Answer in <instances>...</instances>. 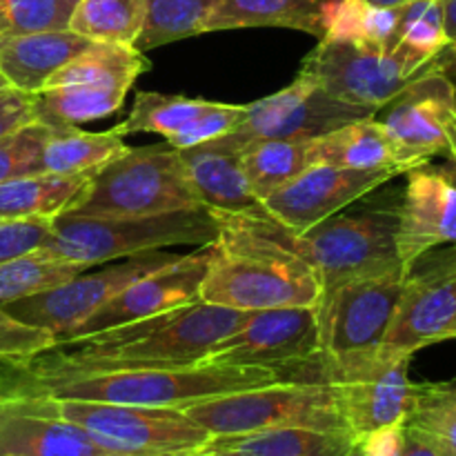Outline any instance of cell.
<instances>
[{
	"label": "cell",
	"instance_id": "obj_1",
	"mask_svg": "<svg viewBox=\"0 0 456 456\" xmlns=\"http://www.w3.org/2000/svg\"><path fill=\"white\" fill-rule=\"evenodd\" d=\"M227 216L310 265L321 283V301L347 281L403 272L396 252L399 205L338 212L303 234L285 230L265 209Z\"/></svg>",
	"mask_w": 456,
	"mask_h": 456
},
{
	"label": "cell",
	"instance_id": "obj_2",
	"mask_svg": "<svg viewBox=\"0 0 456 456\" xmlns=\"http://www.w3.org/2000/svg\"><path fill=\"white\" fill-rule=\"evenodd\" d=\"M209 214L218 239L200 283V301L239 312L319 305L321 283L310 265L227 214Z\"/></svg>",
	"mask_w": 456,
	"mask_h": 456
},
{
	"label": "cell",
	"instance_id": "obj_3",
	"mask_svg": "<svg viewBox=\"0 0 456 456\" xmlns=\"http://www.w3.org/2000/svg\"><path fill=\"white\" fill-rule=\"evenodd\" d=\"M279 381H288V379L267 368L199 363L187 365V368L118 370V372L45 379V381L27 383L18 395L183 410L187 405L200 403V401L272 386Z\"/></svg>",
	"mask_w": 456,
	"mask_h": 456
},
{
	"label": "cell",
	"instance_id": "obj_4",
	"mask_svg": "<svg viewBox=\"0 0 456 456\" xmlns=\"http://www.w3.org/2000/svg\"><path fill=\"white\" fill-rule=\"evenodd\" d=\"M218 239L209 209L156 214V216H80L53 218L52 234L36 254L69 265L96 267L172 245L205 248Z\"/></svg>",
	"mask_w": 456,
	"mask_h": 456
},
{
	"label": "cell",
	"instance_id": "obj_5",
	"mask_svg": "<svg viewBox=\"0 0 456 456\" xmlns=\"http://www.w3.org/2000/svg\"><path fill=\"white\" fill-rule=\"evenodd\" d=\"M183 169L181 154L167 141L129 147L120 159L92 174L83 194L65 214L80 216H156L200 209Z\"/></svg>",
	"mask_w": 456,
	"mask_h": 456
},
{
	"label": "cell",
	"instance_id": "obj_6",
	"mask_svg": "<svg viewBox=\"0 0 456 456\" xmlns=\"http://www.w3.org/2000/svg\"><path fill=\"white\" fill-rule=\"evenodd\" d=\"M183 412L212 436L249 435L276 428L346 430L330 383L279 381L187 405Z\"/></svg>",
	"mask_w": 456,
	"mask_h": 456
},
{
	"label": "cell",
	"instance_id": "obj_7",
	"mask_svg": "<svg viewBox=\"0 0 456 456\" xmlns=\"http://www.w3.org/2000/svg\"><path fill=\"white\" fill-rule=\"evenodd\" d=\"M203 363L267 368L288 381L328 383L319 310L274 307L252 312L236 332L212 347Z\"/></svg>",
	"mask_w": 456,
	"mask_h": 456
},
{
	"label": "cell",
	"instance_id": "obj_8",
	"mask_svg": "<svg viewBox=\"0 0 456 456\" xmlns=\"http://www.w3.org/2000/svg\"><path fill=\"white\" fill-rule=\"evenodd\" d=\"M53 405L114 456H194L212 441L183 410L74 399H53Z\"/></svg>",
	"mask_w": 456,
	"mask_h": 456
},
{
	"label": "cell",
	"instance_id": "obj_9",
	"mask_svg": "<svg viewBox=\"0 0 456 456\" xmlns=\"http://www.w3.org/2000/svg\"><path fill=\"white\" fill-rule=\"evenodd\" d=\"M428 65L430 62L399 45L395 49H381L321 38L303 61L301 74L310 76L337 101L377 114Z\"/></svg>",
	"mask_w": 456,
	"mask_h": 456
},
{
	"label": "cell",
	"instance_id": "obj_10",
	"mask_svg": "<svg viewBox=\"0 0 456 456\" xmlns=\"http://www.w3.org/2000/svg\"><path fill=\"white\" fill-rule=\"evenodd\" d=\"M374 118L387 132L405 172L456 154V85L436 67L419 71Z\"/></svg>",
	"mask_w": 456,
	"mask_h": 456
},
{
	"label": "cell",
	"instance_id": "obj_11",
	"mask_svg": "<svg viewBox=\"0 0 456 456\" xmlns=\"http://www.w3.org/2000/svg\"><path fill=\"white\" fill-rule=\"evenodd\" d=\"M403 279V272H396L347 281L316 305L328 368L381 350L399 307Z\"/></svg>",
	"mask_w": 456,
	"mask_h": 456
},
{
	"label": "cell",
	"instance_id": "obj_12",
	"mask_svg": "<svg viewBox=\"0 0 456 456\" xmlns=\"http://www.w3.org/2000/svg\"><path fill=\"white\" fill-rule=\"evenodd\" d=\"M456 245L423 254L403 279L399 307L383 341V352L412 356L421 347L454 338Z\"/></svg>",
	"mask_w": 456,
	"mask_h": 456
},
{
	"label": "cell",
	"instance_id": "obj_13",
	"mask_svg": "<svg viewBox=\"0 0 456 456\" xmlns=\"http://www.w3.org/2000/svg\"><path fill=\"white\" fill-rule=\"evenodd\" d=\"M176 258L178 254H167L160 249L120 258V263L111 261V265H105L94 274L83 272L76 279L56 285V288L7 303L3 305V310L22 323L53 332L56 343L65 341L80 323H85L94 312L101 310L120 289Z\"/></svg>",
	"mask_w": 456,
	"mask_h": 456
},
{
	"label": "cell",
	"instance_id": "obj_14",
	"mask_svg": "<svg viewBox=\"0 0 456 456\" xmlns=\"http://www.w3.org/2000/svg\"><path fill=\"white\" fill-rule=\"evenodd\" d=\"M410 359L379 350L365 359L328 368V383L334 387L352 439L405 421L414 390L408 374Z\"/></svg>",
	"mask_w": 456,
	"mask_h": 456
},
{
	"label": "cell",
	"instance_id": "obj_15",
	"mask_svg": "<svg viewBox=\"0 0 456 456\" xmlns=\"http://www.w3.org/2000/svg\"><path fill=\"white\" fill-rule=\"evenodd\" d=\"M372 116L377 114L332 98L310 76L298 71L285 89L245 105L234 134L245 145L263 138H319L341 125Z\"/></svg>",
	"mask_w": 456,
	"mask_h": 456
},
{
	"label": "cell",
	"instance_id": "obj_16",
	"mask_svg": "<svg viewBox=\"0 0 456 456\" xmlns=\"http://www.w3.org/2000/svg\"><path fill=\"white\" fill-rule=\"evenodd\" d=\"M396 176H401L396 169H343L316 163L267 196L263 208L285 230L303 234Z\"/></svg>",
	"mask_w": 456,
	"mask_h": 456
},
{
	"label": "cell",
	"instance_id": "obj_17",
	"mask_svg": "<svg viewBox=\"0 0 456 456\" xmlns=\"http://www.w3.org/2000/svg\"><path fill=\"white\" fill-rule=\"evenodd\" d=\"M209 256H212V245H205L196 252L178 256L176 261L165 263L159 270L141 276L127 288L120 289L114 298H110L101 310L94 312L67 338L105 332V330L136 323V321L150 319V316L163 314L174 307L199 301L200 283H203L205 272H208Z\"/></svg>",
	"mask_w": 456,
	"mask_h": 456
},
{
	"label": "cell",
	"instance_id": "obj_18",
	"mask_svg": "<svg viewBox=\"0 0 456 456\" xmlns=\"http://www.w3.org/2000/svg\"><path fill=\"white\" fill-rule=\"evenodd\" d=\"M408 174L399 203L396 252L403 274L423 256L444 245H456V178L450 167L419 165Z\"/></svg>",
	"mask_w": 456,
	"mask_h": 456
},
{
	"label": "cell",
	"instance_id": "obj_19",
	"mask_svg": "<svg viewBox=\"0 0 456 456\" xmlns=\"http://www.w3.org/2000/svg\"><path fill=\"white\" fill-rule=\"evenodd\" d=\"M0 456H114L67 421L53 399L0 396Z\"/></svg>",
	"mask_w": 456,
	"mask_h": 456
},
{
	"label": "cell",
	"instance_id": "obj_20",
	"mask_svg": "<svg viewBox=\"0 0 456 456\" xmlns=\"http://www.w3.org/2000/svg\"><path fill=\"white\" fill-rule=\"evenodd\" d=\"M243 151L245 142L234 132L178 150L187 181L205 209L227 214L265 209L245 176Z\"/></svg>",
	"mask_w": 456,
	"mask_h": 456
},
{
	"label": "cell",
	"instance_id": "obj_21",
	"mask_svg": "<svg viewBox=\"0 0 456 456\" xmlns=\"http://www.w3.org/2000/svg\"><path fill=\"white\" fill-rule=\"evenodd\" d=\"M89 45L92 40L69 29L0 36V74L9 87L38 94L61 67Z\"/></svg>",
	"mask_w": 456,
	"mask_h": 456
},
{
	"label": "cell",
	"instance_id": "obj_22",
	"mask_svg": "<svg viewBox=\"0 0 456 456\" xmlns=\"http://www.w3.org/2000/svg\"><path fill=\"white\" fill-rule=\"evenodd\" d=\"M352 441L346 430L276 428L249 435L212 436L203 452L212 456H346Z\"/></svg>",
	"mask_w": 456,
	"mask_h": 456
},
{
	"label": "cell",
	"instance_id": "obj_23",
	"mask_svg": "<svg viewBox=\"0 0 456 456\" xmlns=\"http://www.w3.org/2000/svg\"><path fill=\"white\" fill-rule=\"evenodd\" d=\"M325 3L328 0H216L203 34L243 27H285L323 38Z\"/></svg>",
	"mask_w": 456,
	"mask_h": 456
},
{
	"label": "cell",
	"instance_id": "obj_24",
	"mask_svg": "<svg viewBox=\"0 0 456 456\" xmlns=\"http://www.w3.org/2000/svg\"><path fill=\"white\" fill-rule=\"evenodd\" d=\"M314 147L316 163L343 169H396L405 174L387 132L374 116L352 120L314 138Z\"/></svg>",
	"mask_w": 456,
	"mask_h": 456
},
{
	"label": "cell",
	"instance_id": "obj_25",
	"mask_svg": "<svg viewBox=\"0 0 456 456\" xmlns=\"http://www.w3.org/2000/svg\"><path fill=\"white\" fill-rule=\"evenodd\" d=\"M85 174H29L0 183V218H56L83 194Z\"/></svg>",
	"mask_w": 456,
	"mask_h": 456
},
{
	"label": "cell",
	"instance_id": "obj_26",
	"mask_svg": "<svg viewBox=\"0 0 456 456\" xmlns=\"http://www.w3.org/2000/svg\"><path fill=\"white\" fill-rule=\"evenodd\" d=\"M316 165L314 138H263L245 145L243 169L258 200L279 191Z\"/></svg>",
	"mask_w": 456,
	"mask_h": 456
},
{
	"label": "cell",
	"instance_id": "obj_27",
	"mask_svg": "<svg viewBox=\"0 0 456 456\" xmlns=\"http://www.w3.org/2000/svg\"><path fill=\"white\" fill-rule=\"evenodd\" d=\"M127 87L102 83H71L34 94L36 120L47 127L92 123L107 118L123 107Z\"/></svg>",
	"mask_w": 456,
	"mask_h": 456
},
{
	"label": "cell",
	"instance_id": "obj_28",
	"mask_svg": "<svg viewBox=\"0 0 456 456\" xmlns=\"http://www.w3.org/2000/svg\"><path fill=\"white\" fill-rule=\"evenodd\" d=\"M127 150V142L114 129L83 132L78 125L49 127L43 150V172L92 176L111 160L120 159Z\"/></svg>",
	"mask_w": 456,
	"mask_h": 456
},
{
	"label": "cell",
	"instance_id": "obj_29",
	"mask_svg": "<svg viewBox=\"0 0 456 456\" xmlns=\"http://www.w3.org/2000/svg\"><path fill=\"white\" fill-rule=\"evenodd\" d=\"M401 7H374L363 0H328L323 38L395 49Z\"/></svg>",
	"mask_w": 456,
	"mask_h": 456
},
{
	"label": "cell",
	"instance_id": "obj_30",
	"mask_svg": "<svg viewBox=\"0 0 456 456\" xmlns=\"http://www.w3.org/2000/svg\"><path fill=\"white\" fill-rule=\"evenodd\" d=\"M147 18V0H76L67 29L92 43L136 45Z\"/></svg>",
	"mask_w": 456,
	"mask_h": 456
},
{
	"label": "cell",
	"instance_id": "obj_31",
	"mask_svg": "<svg viewBox=\"0 0 456 456\" xmlns=\"http://www.w3.org/2000/svg\"><path fill=\"white\" fill-rule=\"evenodd\" d=\"M209 105H212V101L181 96V94L138 92L127 118L120 120L111 129L123 138L129 136V134L150 132L169 141L183 127H187L191 120L199 118Z\"/></svg>",
	"mask_w": 456,
	"mask_h": 456
},
{
	"label": "cell",
	"instance_id": "obj_32",
	"mask_svg": "<svg viewBox=\"0 0 456 456\" xmlns=\"http://www.w3.org/2000/svg\"><path fill=\"white\" fill-rule=\"evenodd\" d=\"M403 423L430 441L439 456H456V383H414Z\"/></svg>",
	"mask_w": 456,
	"mask_h": 456
},
{
	"label": "cell",
	"instance_id": "obj_33",
	"mask_svg": "<svg viewBox=\"0 0 456 456\" xmlns=\"http://www.w3.org/2000/svg\"><path fill=\"white\" fill-rule=\"evenodd\" d=\"M214 3L216 0H147L145 27L134 47L147 52L203 34Z\"/></svg>",
	"mask_w": 456,
	"mask_h": 456
},
{
	"label": "cell",
	"instance_id": "obj_34",
	"mask_svg": "<svg viewBox=\"0 0 456 456\" xmlns=\"http://www.w3.org/2000/svg\"><path fill=\"white\" fill-rule=\"evenodd\" d=\"M396 45L421 61L432 62L450 45L444 25L441 0H412L401 7Z\"/></svg>",
	"mask_w": 456,
	"mask_h": 456
},
{
	"label": "cell",
	"instance_id": "obj_35",
	"mask_svg": "<svg viewBox=\"0 0 456 456\" xmlns=\"http://www.w3.org/2000/svg\"><path fill=\"white\" fill-rule=\"evenodd\" d=\"M76 0H0V36L67 29Z\"/></svg>",
	"mask_w": 456,
	"mask_h": 456
},
{
	"label": "cell",
	"instance_id": "obj_36",
	"mask_svg": "<svg viewBox=\"0 0 456 456\" xmlns=\"http://www.w3.org/2000/svg\"><path fill=\"white\" fill-rule=\"evenodd\" d=\"M47 136V125L34 120L0 138V183L43 172V150Z\"/></svg>",
	"mask_w": 456,
	"mask_h": 456
},
{
	"label": "cell",
	"instance_id": "obj_37",
	"mask_svg": "<svg viewBox=\"0 0 456 456\" xmlns=\"http://www.w3.org/2000/svg\"><path fill=\"white\" fill-rule=\"evenodd\" d=\"M245 114V105H227V102H214L199 116L191 120L187 127L174 138H169V145L176 150H185V147L199 145V142L214 141L225 134H232L240 125Z\"/></svg>",
	"mask_w": 456,
	"mask_h": 456
},
{
	"label": "cell",
	"instance_id": "obj_38",
	"mask_svg": "<svg viewBox=\"0 0 456 456\" xmlns=\"http://www.w3.org/2000/svg\"><path fill=\"white\" fill-rule=\"evenodd\" d=\"M53 346V332L22 323L0 307V361H25Z\"/></svg>",
	"mask_w": 456,
	"mask_h": 456
},
{
	"label": "cell",
	"instance_id": "obj_39",
	"mask_svg": "<svg viewBox=\"0 0 456 456\" xmlns=\"http://www.w3.org/2000/svg\"><path fill=\"white\" fill-rule=\"evenodd\" d=\"M52 225L53 218H0V265L43 248Z\"/></svg>",
	"mask_w": 456,
	"mask_h": 456
},
{
	"label": "cell",
	"instance_id": "obj_40",
	"mask_svg": "<svg viewBox=\"0 0 456 456\" xmlns=\"http://www.w3.org/2000/svg\"><path fill=\"white\" fill-rule=\"evenodd\" d=\"M34 94L7 87L0 92V138L34 123Z\"/></svg>",
	"mask_w": 456,
	"mask_h": 456
},
{
	"label": "cell",
	"instance_id": "obj_41",
	"mask_svg": "<svg viewBox=\"0 0 456 456\" xmlns=\"http://www.w3.org/2000/svg\"><path fill=\"white\" fill-rule=\"evenodd\" d=\"M401 439H403V423H396L354 439L346 456H399Z\"/></svg>",
	"mask_w": 456,
	"mask_h": 456
},
{
	"label": "cell",
	"instance_id": "obj_42",
	"mask_svg": "<svg viewBox=\"0 0 456 456\" xmlns=\"http://www.w3.org/2000/svg\"><path fill=\"white\" fill-rule=\"evenodd\" d=\"M399 456H439L430 441L423 439L417 430L403 423V439H401Z\"/></svg>",
	"mask_w": 456,
	"mask_h": 456
},
{
	"label": "cell",
	"instance_id": "obj_43",
	"mask_svg": "<svg viewBox=\"0 0 456 456\" xmlns=\"http://www.w3.org/2000/svg\"><path fill=\"white\" fill-rule=\"evenodd\" d=\"M430 65L436 67V69H439L441 74L448 76V78L456 85V53L450 52L448 47H445L441 53H436V56L432 58Z\"/></svg>",
	"mask_w": 456,
	"mask_h": 456
},
{
	"label": "cell",
	"instance_id": "obj_44",
	"mask_svg": "<svg viewBox=\"0 0 456 456\" xmlns=\"http://www.w3.org/2000/svg\"><path fill=\"white\" fill-rule=\"evenodd\" d=\"M441 9H444L445 34H448L450 43H454L456 40V0H441Z\"/></svg>",
	"mask_w": 456,
	"mask_h": 456
},
{
	"label": "cell",
	"instance_id": "obj_45",
	"mask_svg": "<svg viewBox=\"0 0 456 456\" xmlns=\"http://www.w3.org/2000/svg\"><path fill=\"white\" fill-rule=\"evenodd\" d=\"M363 3L374 4V7H401V4H408L412 0H363Z\"/></svg>",
	"mask_w": 456,
	"mask_h": 456
},
{
	"label": "cell",
	"instance_id": "obj_46",
	"mask_svg": "<svg viewBox=\"0 0 456 456\" xmlns=\"http://www.w3.org/2000/svg\"><path fill=\"white\" fill-rule=\"evenodd\" d=\"M7 87H9V83H7V80H4V76L0 74V92H4V89H7Z\"/></svg>",
	"mask_w": 456,
	"mask_h": 456
},
{
	"label": "cell",
	"instance_id": "obj_47",
	"mask_svg": "<svg viewBox=\"0 0 456 456\" xmlns=\"http://www.w3.org/2000/svg\"><path fill=\"white\" fill-rule=\"evenodd\" d=\"M450 163H452V167H450V169H452V174H454V178H456V154L450 156Z\"/></svg>",
	"mask_w": 456,
	"mask_h": 456
},
{
	"label": "cell",
	"instance_id": "obj_48",
	"mask_svg": "<svg viewBox=\"0 0 456 456\" xmlns=\"http://www.w3.org/2000/svg\"><path fill=\"white\" fill-rule=\"evenodd\" d=\"M448 49H450V52H452V53H456V40H454V43L448 45Z\"/></svg>",
	"mask_w": 456,
	"mask_h": 456
},
{
	"label": "cell",
	"instance_id": "obj_49",
	"mask_svg": "<svg viewBox=\"0 0 456 456\" xmlns=\"http://www.w3.org/2000/svg\"><path fill=\"white\" fill-rule=\"evenodd\" d=\"M194 456H212V454H208V452H200V454H194Z\"/></svg>",
	"mask_w": 456,
	"mask_h": 456
},
{
	"label": "cell",
	"instance_id": "obj_50",
	"mask_svg": "<svg viewBox=\"0 0 456 456\" xmlns=\"http://www.w3.org/2000/svg\"><path fill=\"white\" fill-rule=\"evenodd\" d=\"M454 338H456V328H454Z\"/></svg>",
	"mask_w": 456,
	"mask_h": 456
}]
</instances>
